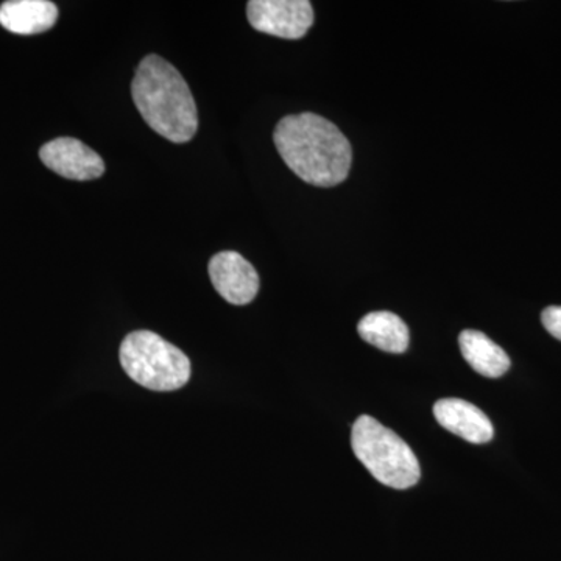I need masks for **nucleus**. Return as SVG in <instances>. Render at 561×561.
I'll return each instance as SVG.
<instances>
[{
  "instance_id": "obj_9",
  "label": "nucleus",
  "mask_w": 561,
  "mask_h": 561,
  "mask_svg": "<svg viewBox=\"0 0 561 561\" xmlns=\"http://www.w3.org/2000/svg\"><path fill=\"white\" fill-rule=\"evenodd\" d=\"M57 20V5L49 0H9L0 5V25L16 35L49 31Z\"/></svg>"
},
{
  "instance_id": "obj_12",
  "label": "nucleus",
  "mask_w": 561,
  "mask_h": 561,
  "mask_svg": "<svg viewBox=\"0 0 561 561\" xmlns=\"http://www.w3.org/2000/svg\"><path fill=\"white\" fill-rule=\"evenodd\" d=\"M542 327L561 342V306H549L541 313Z\"/></svg>"
},
{
  "instance_id": "obj_4",
  "label": "nucleus",
  "mask_w": 561,
  "mask_h": 561,
  "mask_svg": "<svg viewBox=\"0 0 561 561\" xmlns=\"http://www.w3.org/2000/svg\"><path fill=\"white\" fill-rule=\"evenodd\" d=\"M119 359L133 381L149 390H179L190 382V357L151 331L130 332L122 342Z\"/></svg>"
},
{
  "instance_id": "obj_5",
  "label": "nucleus",
  "mask_w": 561,
  "mask_h": 561,
  "mask_svg": "<svg viewBox=\"0 0 561 561\" xmlns=\"http://www.w3.org/2000/svg\"><path fill=\"white\" fill-rule=\"evenodd\" d=\"M247 16L257 32L284 39H300L313 25L308 0H251Z\"/></svg>"
},
{
  "instance_id": "obj_8",
  "label": "nucleus",
  "mask_w": 561,
  "mask_h": 561,
  "mask_svg": "<svg viewBox=\"0 0 561 561\" xmlns=\"http://www.w3.org/2000/svg\"><path fill=\"white\" fill-rule=\"evenodd\" d=\"M434 415L446 431L474 445L489 443L493 438L494 430L489 416L471 402L446 398L435 402Z\"/></svg>"
},
{
  "instance_id": "obj_10",
  "label": "nucleus",
  "mask_w": 561,
  "mask_h": 561,
  "mask_svg": "<svg viewBox=\"0 0 561 561\" xmlns=\"http://www.w3.org/2000/svg\"><path fill=\"white\" fill-rule=\"evenodd\" d=\"M459 345L465 360L471 365L472 370L485 378H501L511 368V357L507 353L481 331L461 332Z\"/></svg>"
},
{
  "instance_id": "obj_2",
  "label": "nucleus",
  "mask_w": 561,
  "mask_h": 561,
  "mask_svg": "<svg viewBox=\"0 0 561 561\" xmlns=\"http://www.w3.org/2000/svg\"><path fill=\"white\" fill-rule=\"evenodd\" d=\"M133 102L151 130L171 142H190L198 130L197 103L179 69L158 55L139 62Z\"/></svg>"
},
{
  "instance_id": "obj_6",
  "label": "nucleus",
  "mask_w": 561,
  "mask_h": 561,
  "mask_svg": "<svg viewBox=\"0 0 561 561\" xmlns=\"http://www.w3.org/2000/svg\"><path fill=\"white\" fill-rule=\"evenodd\" d=\"M39 158L46 168L62 179L90 181L101 179L105 173L101 154L76 138H58L44 144Z\"/></svg>"
},
{
  "instance_id": "obj_3",
  "label": "nucleus",
  "mask_w": 561,
  "mask_h": 561,
  "mask_svg": "<svg viewBox=\"0 0 561 561\" xmlns=\"http://www.w3.org/2000/svg\"><path fill=\"white\" fill-rule=\"evenodd\" d=\"M351 445L360 463L383 485L405 490L420 481L415 454L400 435L387 430L378 420L359 416L353 424Z\"/></svg>"
},
{
  "instance_id": "obj_7",
  "label": "nucleus",
  "mask_w": 561,
  "mask_h": 561,
  "mask_svg": "<svg viewBox=\"0 0 561 561\" xmlns=\"http://www.w3.org/2000/svg\"><path fill=\"white\" fill-rule=\"evenodd\" d=\"M209 276L214 289L224 300L245 306L260 291V275L245 257L236 251H221L209 261Z\"/></svg>"
},
{
  "instance_id": "obj_11",
  "label": "nucleus",
  "mask_w": 561,
  "mask_h": 561,
  "mask_svg": "<svg viewBox=\"0 0 561 561\" xmlns=\"http://www.w3.org/2000/svg\"><path fill=\"white\" fill-rule=\"evenodd\" d=\"M359 335L365 342L386 351V353L401 354L409 348L411 334L408 324L394 316L393 312L379 311L365 316L357 327Z\"/></svg>"
},
{
  "instance_id": "obj_1",
  "label": "nucleus",
  "mask_w": 561,
  "mask_h": 561,
  "mask_svg": "<svg viewBox=\"0 0 561 561\" xmlns=\"http://www.w3.org/2000/svg\"><path fill=\"white\" fill-rule=\"evenodd\" d=\"M273 140L287 168L312 186H337L350 175L353 161L350 140L319 114L283 117Z\"/></svg>"
}]
</instances>
